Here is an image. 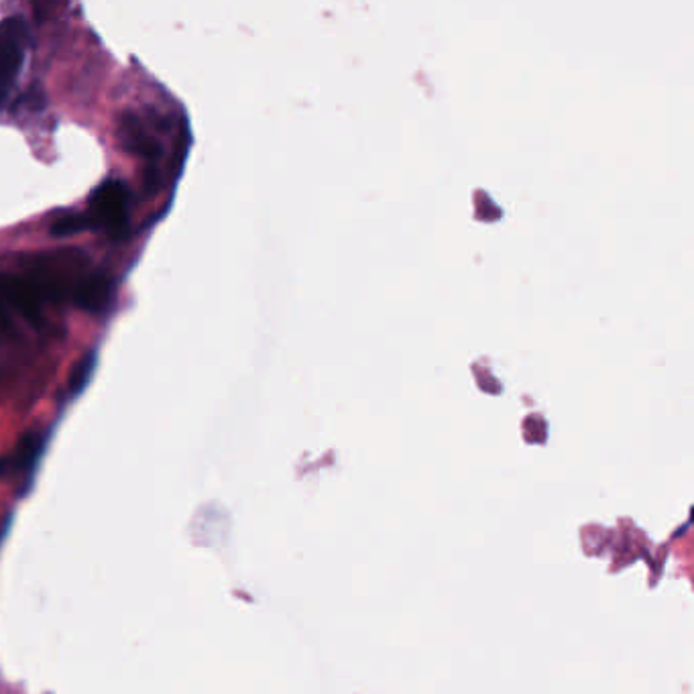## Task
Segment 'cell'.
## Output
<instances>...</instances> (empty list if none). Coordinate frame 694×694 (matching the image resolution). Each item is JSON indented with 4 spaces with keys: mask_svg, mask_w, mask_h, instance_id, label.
Returning a JSON list of instances; mask_svg holds the SVG:
<instances>
[{
    "mask_svg": "<svg viewBox=\"0 0 694 694\" xmlns=\"http://www.w3.org/2000/svg\"><path fill=\"white\" fill-rule=\"evenodd\" d=\"M131 192L121 180H106L100 184L88 200L90 228H100L112 239H119L129 224Z\"/></svg>",
    "mask_w": 694,
    "mask_h": 694,
    "instance_id": "1",
    "label": "cell"
},
{
    "mask_svg": "<svg viewBox=\"0 0 694 694\" xmlns=\"http://www.w3.org/2000/svg\"><path fill=\"white\" fill-rule=\"evenodd\" d=\"M119 139L129 151H133L139 157L155 159L161 155L159 141L147 131L137 114H125L119 127Z\"/></svg>",
    "mask_w": 694,
    "mask_h": 694,
    "instance_id": "5",
    "label": "cell"
},
{
    "mask_svg": "<svg viewBox=\"0 0 694 694\" xmlns=\"http://www.w3.org/2000/svg\"><path fill=\"white\" fill-rule=\"evenodd\" d=\"M86 228H90L88 216L80 214V212H72V214L60 216L51 224V235L57 239H66V237H74V235L82 233V230H86Z\"/></svg>",
    "mask_w": 694,
    "mask_h": 694,
    "instance_id": "6",
    "label": "cell"
},
{
    "mask_svg": "<svg viewBox=\"0 0 694 694\" xmlns=\"http://www.w3.org/2000/svg\"><path fill=\"white\" fill-rule=\"evenodd\" d=\"M112 296V281L102 273L82 275L76 283L72 298L80 310L104 312Z\"/></svg>",
    "mask_w": 694,
    "mask_h": 694,
    "instance_id": "4",
    "label": "cell"
},
{
    "mask_svg": "<svg viewBox=\"0 0 694 694\" xmlns=\"http://www.w3.org/2000/svg\"><path fill=\"white\" fill-rule=\"evenodd\" d=\"M45 302L49 298L33 275L0 273V312H13L31 324H39Z\"/></svg>",
    "mask_w": 694,
    "mask_h": 694,
    "instance_id": "3",
    "label": "cell"
},
{
    "mask_svg": "<svg viewBox=\"0 0 694 694\" xmlns=\"http://www.w3.org/2000/svg\"><path fill=\"white\" fill-rule=\"evenodd\" d=\"M7 471H11V458L0 456V475H5Z\"/></svg>",
    "mask_w": 694,
    "mask_h": 694,
    "instance_id": "8",
    "label": "cell"
},
{
    "mask_svg": "<svg viewBox=\"0 0 694 694\" xmlns=\"http://www.w3.org/2000/svg\"><path fill=\"white\" fill-rule=\"evenodd\" d=\"M29 41V25L23 17L13 15L0 23V110L7 106L23 70Z\"/></svg>",
    "mask_w": 694,
    "mask_h": 694,
    "instance_id": "2",
    "label": "cell"
},
{
    "mask_svg": "<svg viewBox=\"0 0 694 694\" xmlns=\"http://www.w3.org/2000/svg\"><path fill=\"white\" fill-rule=\"evenodd\" d=\"M96 367V355L90 353L86 357H82V361L78 363V367L74 369L72 377H70V395H78L90 381L92 373Z\"/></svg>",
    "mask_w": 694,
    "mask_h": 694,
    "instance_id": "7",
    "label": "cell"
}]
</instances>
